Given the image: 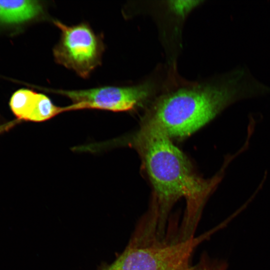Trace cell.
I'll return each instance as SVG.
<instances>
[{"label":"cell","instance_id":"obj_1","mask_svg":"<svg viewBox=\"0 0 270 270\" xmlns=\"http://www.w3.org/2000/svg\"><path fill=\"white\" fill-rule=\"evenodd\" d=\"M270 94V86L239 66L212 82L180 88L160 97L149 118L171 138L188 136L240 100Z\"/></svg>","mask_w":270,"mask_h":270},{"label":"cell","instance_id":"obj_2","mask_svg":"<svg viewBox=\"0 0 270 270\" xmlns=\"http://www.w3.org/2000/svg\"><path fill=\"white\" fill-rule=\"evenodd\" d=\"M133 141L153 185L162 218L172 204L184 198L186 208L181 236H194L206 198L220 181L222 173L210 180L200 178L170 138L150 120H146Z\"/></svg>","mask_w":270,"mask_h":270},{"label":"cell","instance_id":"obj_3","mask_svg":"<svg viewBox=\"0 0 270 270\" xmlns=\"http://www.w3.org/2000/svg\"><path fill=\"white\" fill-rule=\"evenodd\" d=\"M214 231L173 243L158 241L128 248L106 270H186L198 245Z\"/></svg>","mask_w":270,"mask_h":270},{"label":"cell","instance_id":"obj_4","mask_svg":"<svg viewBox=\"0 0 270 270\" xmlns=\"http://www.w3.org/2000/svg\"><path fill=\"white\" fill-rule=\"evenodd\" d=\"M53 22L60 31V38L53 49L55 61L88 78L102 62L104 46L101 37L86 23L69 26L59 20Z\"/></svg>","mask_w":270,"mask_h":270},{"label":"cell","instance_id":"obj_5","mask_svg":"<svg viewBox=\"0 0 270 270\" xmlns=\"http://www.w3.org/2000/svg\"><path fill=\"white\" fill-rule=\"evenodd\" d=\"M44 90L65 96L72 102L70 110L100 109L112 112L132 110L144 102L152 95L151 82L129 86H104L78 90L45 88Z\"/></svg>","mask_w":270,"mask_h":270},{"label":"cell","instance_id":"obj_6","mask_svg":"<svg viewBox=\"0 0 270 270\" xmlns=\"http://www.w3.org/2000/svg\"><path fill=\"white\" fill-rule=\"evenodd\" d=\"M0 22L21 24L37 18L43 6L37 0H0Z\"/></svg>","mask_w":270,"mask_h":270},{"label":"cell","instance_id":"obj_7","mask_svg":"<svg viewBox=\"0 0 270 270\" xmlns=\"http://www.w3.org/2000/svg\"><path fill=\"white\" fill-rule=\"evenodd\" d=\"M38 93L31 90L22 88L12 95L10 102V109L17 120H28L36 103Z\"/></svg>","mask_w":270,"mask_h":270},{"label":"cell","instance_id":"obj_8","mask_svg":"<svg viewBox=\"0 0 270 270\" xmlns=\"http://www.w3.org/2000/svg\"><path fill=\"white\" fill-rule=\"evenodd\" d=\"M68 111V106L54 105L44 94L38 93L34 108L28 120L34 122L47 120L62 112Z\"/></svg>","mask_w":270,"mask_h":270},{"label":"cell","instance_id":"obj_9","mask_svg":"<svg viewBox=\"0 0 270 270\" xmlns=\"http://www.w3.org/2000/svg\"><path fill=\"white\" fill-rule=\"evenodd\" d=\"M200 0H172L168 4L169 9L176 16H186L201 2Z\"/></svg>","mask_w":270,"mask_h":270},{"label":"cell","instance_id":"obj_10","mask_svg":"<svg viewBox=\"0 0 270 270\" xmlns=\"http://www.w3.org/2000/svg\"><path fill=\"white\" fill-rule=\"evenodd\" d=\"M20 120H16L0 125V134L13 128Z\"/></svg>","mask_w":270,"mask_h":270},{"label":"cell","instance_id":"obj_11","mask_svg":"<svg viewBox=\"0 0 270 270\" xmlns=\"http://www.w3.org/2000/svg\"><path fill=\"white\" fill-rule=\"evenodd\" d=\"M186 270H206V269L202 266L198 264L191 266L188 268Z\"/></svg>","mask_w":270,"mask_h":270}]
</instances>
